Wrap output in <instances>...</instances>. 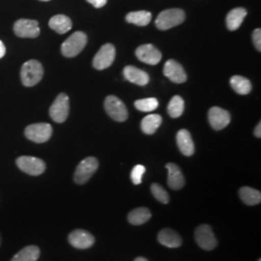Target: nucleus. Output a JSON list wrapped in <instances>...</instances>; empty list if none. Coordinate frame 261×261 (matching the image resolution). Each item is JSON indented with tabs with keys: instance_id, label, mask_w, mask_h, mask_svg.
<instances>
[{
	"instance_id": "obj_1",
	"label": "nucleus",
	"mask_w": 261,
	"mask_h": 261,
	"mask_svg": "<svg viewBox=\"0 0 261 261\" xmlns=\"http://www.w3.org/2000/svg\"><path fill=\"white\" fill-rule=\"evenodd\" d=\"M43 75H44L43 66L37 60H29L21 67V71H20L21 83L28 87L36 85L42 80Z\"/></svg>"
},
{
	"instance_id": "obj_2",
	"label": "nucleus",
	"mask_w": 261,
	"mask_h": 261,
	"mask_svg": "<svg viewBox=\"0 0 261 261\" xmlns=\"http://www.w3.org/2000/svg\"><path fill=\"white\" fill-rule=\"evenodd\" d=\"M186 18L185 12L181 9H168L161 12L155 24L160 30H168L181 24Z\"/></svg>"
},
{
	"instance_id": "obj_3",
	"label": "nucleus",
	"mask_w": 261,
	"mask_h": 261,
	"mask_svg": "<svg viewBox=\"0 0 261 261\" xmlns=\"http://www.w3.org/2000/svg\"><path fill=\"white\" fill-rule=\"evenodd\" d=\"M87 44V36L82 31L75 32L61 46L62 55L65 57H75L80 55Z\"/></svg>"
},
{
	"instance_id": "obj_4",
	"label": "nucleus",
	"mask_w": 261,
	"mask_h": 261,
	"mask_svg": "<svg viewBox=\"0 0 261 261\" xmlns=\"http://www.w3.org/2000/svg\"><path fill=\"white\" fill-rule=\"evenodd\" d=\"M98 160L94 157H88L83 160L75 168L74 180L76 184H85L98 169Z\"/></svg>"
},
{
	"instance_id": "obj_5",
	"label": "nucleus",
	"mask_w": 261,
	"mask_h": 261,
	"mask_svg": "<svg viewBox=\"0 0 261 261\" xmlns=\"http://www.w3.org/2000/svg\"><path fill=\"white\" fill-rule=\"evenodd\" d=\"M105 110L115 121L124 122L128 118V111L126 106L116 96L110 95L106 98Z\"/></svg>"
},
{
	"instance_id": "obj_6",
	"label": "nucleus",
	"mask_w": 261,
	"mask_h": 261,
	"mask_svg": "<svg viewBox=\"0 0 261 261\" xmlns=\"http://www.w3.org/2000/svg\"><path fill=\"white\" fill-rule=\"evenodd\" d=\"M24 135L28 140L36 142L44 143L50 139L53 135V127L47 123H37L27 127Z\"/></svg>"
},
{
	"instance_id": "obj_7",
	"label": "nucleus",
	"mask_w": 261,
	"mask_h": 261,
	"mask_svg": "<svg viewBox=\"0 0 261 261\" xmlns=\"http://www.w3.org/2000/svg\"><path fill=\"white\" fill-rule=\"evenodd\" d=\"M70 112L69 97L65 93L59 94L49 109V115L54 121L63 123Z\"/></svg>"
},
{
	"instance_id": "obj_8",
	"label": "nucleus",
	"mask_w": 261,
	"mask_h": 261,
	"mask_svg": "<svg viewBox=\"0 0 261 261\" xmlns=\"http://www.w3.org/2000/svg\"><path fill=\"white\" fill-rule=\"evenodd\" d=\"M20 170L32 176H38L46 170V164L41 159L31 156H21L16 161Z\"/></svg>"
},
{
	"instance_id": "obj_9",
	"label": "nucleus",
	"mask_w": 261,
	"mask_h": 261,
	"mask_svg": "<svg viewBox=\"0 0 261 261\" xmlns=\"http://www.w3.org/2000/svg\"><path fill=\"white\" fill-rule=\"evenodd\" d=\"M195 238L197 245L206 251L214 250L218 245L212 227L208 224H200L196 227Z\"/></svg>"
},
{
	"instance_id": "obj_10",
	"label": "nucleus",
	"mask_w": 261,
	"mask_h": 261,
	"mask_svg": "<svg viewBox=\"0 0 261 261\" xmlns=\"http://www.w3.org/2000/svg\"><path fill=\"white\" fill-rule=\"evenodd\" d=\"M115 47L112 44H106L99 49L93 59V66L97 70H105L112 65L115 59Z\"/></svg>"
},
{
	"instance_id": "obj_11",
	"label": "nucleus",
	"mask_w": 261,
	"mask_h": 261,
	"mask_svg": "<svg viewBox=\"0 0 261 261\" xmlns=\"http://www.w3.org/2000/svg\"><path fill=\"white\" fill-rule=\"evenodd\" d=\"M14 31L20 38H36L40 34L37 20L20 19L14 24Z\"/></svg>"
},
{
	"instance_id": "obj_12",
	"label": "nucleus",
	"mask_w": 261,
	"mask_h": 261,
	"mask_svg": "<svg viewBox=\"0 0 261 261\" xmlns=\"http://www.w3.org/2000/svg\"><path fill=\"white\" fill-rule=\"evenodd\" d=\"M208 119L212 128L216 130L224 129L231 120L229 112L219 107H213L208 112Z\"/></svg>"
},
{
	"instance_id": "obj_13",
	"label": "nucleus",
	"mask_w": 261,
	"mask_h": 261,
	"mask_svg": "<svg viewBox=\"0 0 261 261\" xmlns=\"http://www.w3.org/2000/svg\"><path fill=\"white\" fill-rule=\"evenodd\" d=\"M136 56L141 62L149 65H157L162 59L161 51L151 44L142 45L138 47L136 50Z\"/></svg>"
},
{
	"instance_id": "obj_14",
	"label": "nucleus",
	"mask_w": 261,
	"mask_h": 261,
	"mask_svg": "<svg viewBox=\"0 0 261 261\" xmlns=\"http://www.w3.org/2000/svg\"><path fill=\"white\" fill-rule=\"evenodd\" d=\"M69 243L76 249H88L95 243L93 235L84 229H75L69 235Z\"/></svg>"
},
{
	"instance_id": "obj_15",
	"label": "nucleus",
	"mask_w": 261,
	"mask_h": 261,
	"mask_svg": "<svg viewBox=\"0 0 261 261\" xmlns=\"http://www.w3.org/2000/svg\"><path fill=\"white\" fill-rule=\"evenodd\" d=\"M164 74L175 84H183L187 81V74L184 68L177 61L169 59L164 66Z\"/></svg>"
},
{
	"instance_id": "obj_16",
	"label": "nucleus",
	"mask_w": 261,
	"mask_h": 261,
	"mask_svg": "<svg viewBox=\"0 0 261 261\" xmlns=\"http://www.w3.org/2000/svg\"><path fill=\"white\" fill-rule=\"evenodd\" d=\"M123 75L132 84H138L140 86H144L149 83L148 74L134 66H126L123 70Z\"/></svg>"
},
{
	"instance_id": "obj_17",
	"label": "nucleus",
	"mask_w": 261,
	"mask_h": 261,
	"mask_svg": "<svg viewBox=\"0 0 261 261\" xmlns=\"http://www.w3.org/2000/svg\"><path fill=\"white\" fill-rule=\"evenodd\" d=\"M168 170V187L172 190H180L185 185V178L177 165L173 163H168L167 165Z\"/></svg>"
},
{
	"instance_id": "obj_18",
	"label": "nucleus",
	"mask_w": 261,
	"mask_h": 261,
	"mask_svg": "<svg viewBox=\"0 0 261 261\" xmlns=\"http://www.w3.org/2000/svg\"><path fill=\"white\" fill-rule=\"evenodd\" d=\"M178 148L185 156H192L195 153V144L190 132L185 129L179 130L176 136Z\"/></svg>"
},
{
	"instance_id": "obj_19",
	"label": "nucleus",
	"mask_w": 261,
	"mask_h": 261,
	"mask_svg": "<svg viewBox=\"0 0 261 261\" xmlns=\"http://www.w3.org/2000/svg\"><path fill=\"white\" fill-rule=\"evenodd\" d=\"M159 242L168 248H178L181 246L182 240L180 235L169 228L162 229L158 234Z\"/></svg>"
},
{
	"instance_id": "obj_20",
	"label": "nucleus",
	"mask_w": 261,
	"mask_h": 261,
	"mask_svg": "<svg viewBox=\"0 0 261 261\" xmlns=\"http://www.w3.org/2000/svg\"><path fill=\"white\" fill-rule=\"evenodd\" d=\"M246 16H247V11L244 8H235L231 10L226 16V19H225L226 28L231 31L237 30L241 27Z\"/></svg>"
},
{
	"instance_id": "obj_21",
	"label": "nucleus",
	"mask_w": 261,
	"mask_h": 261,
	"mask_svg": "<svg viewBox=\"0 0 261 261\" xmlns=\"http://www.w3.org/2000/svg\"><path fill=\"white\" fill-rule=\"evenodd\" d=\"M49 28L59 34H65L72 28V20L64 15H56L49 19Z\"/></svg>"
},
{
	"instance_id": "obj_22",
	"label": "nucleus",
	"mask_w": 261,
	"mask_h": 261,
	"mask_svg": "<svg viewBox=\"0 0 261 261\" xmlns=\"http://www.w3.org/2000/svg\"><path fill=\"white\" fill-rule=\"evenodd\" d=\"M239 196L243 202L247 205H257L261 202L260 192L250 187L241 188L239 190Z\"/></svg>"
},
{
	"instance_id": "obj_23",
	"label": "nucleus",
	"mask_w": 261,
	"mask_h": 261,
	"mask_svg": "<svg viewBox=\"0 0 261 261\" xmlns=\"http://www.w3.org/2000/svg\"><path fill=\"white\" fill-rule=\"evenodd\" d=\"M163 121V118L159 114H149L145 116L141 121V130L145 135H153L158 130Z\"/></svg>"
},
{
	"instance_id": "obj_24",
	"label": "nucleus",
	"mask_w": 261,
	"mask_h": 261,
	"mask_svg": "<svg viewBox=\"0 0 261 261\" xmlns=\"http://www.w3.org/2000/svg\"><path fill=\"white\" fill-rule=\"evenodd\" d=\"M40 257V249L37 246L30 245L14 255L11 261H37Z\"/></svg>"
},
{
	"instance_id": "obj_25",
	"label": "nucleus",
	"mask_w": 261,
	"mask_h": 261,
	"mask_svg": "<svg viewBox=\"0 0 261 261\" xmlns=\"http://www.w3.org/2000/svg\"><path fill=\"white\" fill-rule=\"evenodd\" d=\"M151 218V212L149 209L145 207L136 208L133 211H130L128 215V221L129 223L134 225H140L145 224L147 221H149Z\"/></svg>"
},
{
	"instance_id": "obj_26",
	"label": "nucleus",
	"mask_w": 261,
	"mask_h": 261,
	"mask_svg": "<svg viewBox=\"0 0 261 261\" xmlns=\"http://www.w3.org/2000/svg\"><path fill=\"white\" fill-rule=\"evenodd\" d=\"M152 19V15L147 11H137L130 12L126 16V20L130 23L136 24L138 27H146L149 24Z\"/></svg>"
},
{
	"instance_id": "obj_27",
	"label": "nucleus",
	"mask_w": 261,
	"mask_h": 261,
	"mask_svg": "<svg viewBox=\"0 0 261 261\" xmlns=\"http://www.w3.org/2000/svg\"><path fill=\"white\" fill-rule=\"evenodd\" d=\"M230 85L234 91L240 95H247L252 90L251 82L242 75H233L230 79Z\"/></svg>"
},
{
	"instance_id": "obj_28",
	"label": "nucleus",
	"mask_w": 261,
	"mask_h": 261,
	"mask_svg": "<svg viewBox=\"0 0 261 261\" xmlns=\"http://www.w3.org/2000/svg\"><path fill=\"white\" fill-rule=\"evenodd\" d=\"M185 110L184 100L180 96H174L168 103V112L170 117L178 118L180 117Z\"/></svg>"
},
{
	"instance_id": "obj_29",
	"label": "nucleus",
	"mask_w": 261,
	"mask_h": 261,
	"mask_svg": "<svg viewBox=\"0 0 261 261\" xmlns=\"http://www.w3.org/2000/svg\"><path fill=\"white\" fill-rule=\"evenodd\" d=\"M135 107L140 112H153L158 109L159 102L156 98H146V99H141V100L136 101Z\"/></svg>"
},
{
	"instance_id": "obj_30",
	"label": "nucleus",
	"mask_w": 261,
	"mask_h": 261,
	"mask_svg": "<svg viewBox=\"0 0 261 261\" xmlns=\"http://www.w3.org/2000/svg\"><path fill=\"white\" fill-rule=\"evenodd\" d=\"M151 192L154 197L164 204H167L169 201V196H168V192L161 186L160 184L154 183L151 186Z\"/></svg>"
},
{
	"instance_id": "obj_31",
	"label": "nucleus",
	"mask_w": 261,
	"mask_h": 261,
	"mask_svg": "<svg viewBox=\"0 0 261 261\" xmlns=\"http://www.w3.org/2000/svg\"><path fill=\"white\" fill-rule=\"evenodd\" d=\"M145 171H146V168L144 166H141V165H138L133 168V170L130 172V179L135 185L141 184L142 176L145 173Z\"/></svg>"
},
{
	"instance_id": "obj_32",
	"label": "nucleus",
	"mask_w": 261,
	"mask_h": 261,
	"mask_svg": "<svg viewBox=\"0 0 261 261\" xmlns=\"http://www.w3.org/2000/svg\"><path fill=\"white\" fill-rule=\"evenodd\" d=\"M252 41L254 44V47L258 50L261 51V29L257 28L253 31L252 33Z\"/></svg>"
},
{
	"instance_id": "obj_33",
	"label": "nucleus",
	"mask_w": 261,
	"mask_h": 261,
	"mask_svg": "<svg viewBox=\"0 0 261 261\" xmlns=\"http://www.w3.org/2000/svg\"><path fill=\"white\" fill-rule=\"evenodd\" d=\"M87 1L90 4H92L95 8H102L108 2V0H87Z\"/></svg>"
},
{
	"instance_id": "obj_34",
	"label": "nucleus",
	"mask_w": 261,
	"mask_h": 261,
	"mask_svg": "<svg viewBox=\"0 0 261 261\" xmlns=\"http://www.w3.org/2000/svg\"><path fill=\"white\" fill-rule=\"evenodd\" d=\"M254 136L256 137V138H258V139H260L261 138V123L259 122L258 124H257V126L255 127V129H254Z\"/></svg>"
},
{
	"instance_id": "obj_35",
	"label": "nucleus",
	"mask_w": 261,
	"mask_h": 261,
	"mask_svg": "<svg viewBox=\"0 0 261 261\" xmlns=\"http://www.w3.org/2000/svg\"><path fill=\"white\" fill-rule=\"evenodd\" d=\"M5 54H6V48H5L4 44L0 41V58H2L3 56H5Z\"/></svg>"
},
{
	"instance_id": "obj_36",
	"label": "nucleus",
	"mask_w": 261,
	"mask_h": 261,
	"mask_svg": "<svg viewBox=\"0 0 261 261\" xmlns=\"http://www.w3.org/2000/svg\"><path fill=\"white\" fill-rule=\"evenodd\" d=\"M135 261H148L146 258H144V257H138V258H136V260Z\"/></svg>"
},
{
	"instance_id": "obj_37",
	"label": "nucleus",
	"mask_w": 261,
	"mask_h": 261,
	"mask_svg": "<svg viewBox=\"0 0 261 261\" xmlns=\"http://www.w3.org/2000/svg\"><path fill=\"white\" fill-rule=\"evenodd\" d=\"M41 1H49V0H41Z\"/></svg>"
},
{
	"instance_id": "obj_38",
	"label": "nucleus",
	"mask_w": 261,
	"mask_h": 261,
	"mask_svg": "<svg viewBox=\"0 0 261 261\" xmlns=\"http://www.w3.org/2000/svg\"><path fill=\"white\" fill-rule=\"evenodd\" d=\"M0 244H1V235H0Z\"/></svg>"
},
{
	"instance_id": "obj_39",
	"label": "nucleus",
	"mask_w": 261,
	"mask_h": 261,
	"mask_svg": "<svg viewBox=\"0 0 261 261\" xmlns=\"http://www.w3.org/2000/svg\"><path fill=\"white\" fill-rule=\"evenodd\" d=\"M257 261H261V260H260V259H258V260H257Z\"/></svg>"
}]
</instances>
